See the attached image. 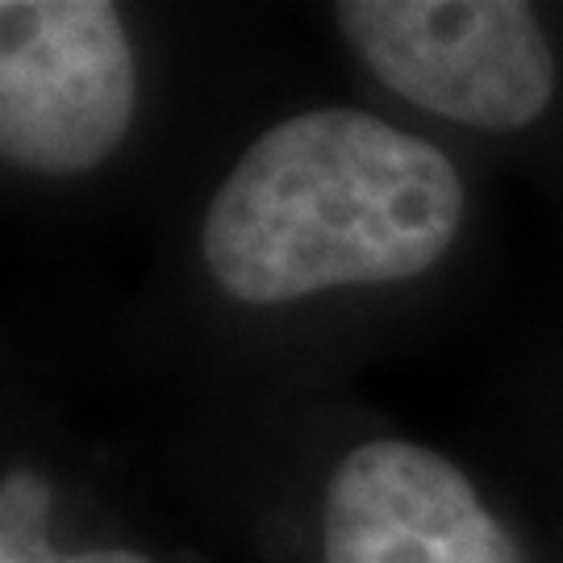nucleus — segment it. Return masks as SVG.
<instances>
[{
  "label": "nucleus",
  "mask_w": 563,
  "mask_h": 563,
  "mask_svg": "<svg viewBox=\"0 0 563 563\" xmlns=\"http://www.w3.org/2000/svg\"><path fill=\"white\" fill-rule=\"evenodd\" d=\"M363 71L463 130L518 134L555 104L560 59L518 0H342L330 9Z\"/></svg>",
  "instance_id": "2"
},
{
  "label": "nucleus",
  "mask_w": 563,
  "mask_h": 563,
  "mask_svg": "<svg viewBox=\"0 0 563 563\" xmlns=\"http://www.w3.org/2000/svg\"><path fill=\"white\" fill-rule=\"evenodd\" d=\"M467 184L430 139L322 104L272 121L201 213L205 280L242 309L422 280L455 251Z\"/></svg>",
  "instance_id": "1"
},
{
  "label": "nucleus",
  "mask_w": 563,
  "mask_h": 563,
  "mask_svg": "<svg viewBox=\"0 0 563 563\" xmlns=\"http://www.w3.org/2000/svg\"><path fill=\"white\" fill-rule=\"evenodd\" d=\"M318 563H530L443 451L397 434L346 446L318 497Z\"/></svg>",
  "instance_id": "4"
},
{
  "label": "nucleus",
  "mask_w": 563,
  "mask_h": 563,
  "mask_svg": "<svg viewBox=\"0 0 563 563\" xmlns=\"http://www.w3.org/2000/svg\"><path fill=\"white\" fill-rule=\"evenodd\" d=\"M142 67L109 0L0 4V159L25 180H80L118 155Z\"/></svg>",
  "instance_id": "3"
},
{
  "label": "nucleus",
  "mask_w": 563,
  "mask_h": 563,
  "mask_svg": "<svg viewBox=\"0 0 563 563\" xmlns=\"http://www.w3.org/2000/svg\"><path fill=\"white\" fill-rule=\"evenodd\" d=\"M55 488L30 463H9L0 481V563H159L139 547H59L51 539Z\"/></svg>",
  "instance_id": "5"
}]
</instances>
